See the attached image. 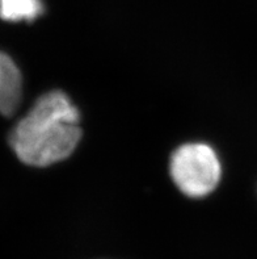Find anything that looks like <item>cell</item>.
Masks as SVG:
<instances>
[{
    "label": "cell",
    "instance_id": "6da1fadb",
    "mask_svg": "<svg viewBox=\"0 0 257 259\" xmlns=\"http://www.w3.org/2000/svg\"><path fill=\"white\" fill-rule=\"evenodd\" d=\"M80 138L78 108L65 92L50 91L12 129L10 145L23 163L46 167L69 158Z\"/></svg>",
    "mask_w": 257,
    "mask_h": 259
},
{
    "label": "cell",
    "instance_id": "7a4b0ae2",
    "mask_svg": "<svg viewBox=\"0 0 257 259\" xmlns=\"http://www.w3.org/2000/svg\"><path fill=\"white\" fill-rule=\"evenodd\" d=\"M171 177L182 194L203 197L212 194L221 181V162L209 145L185 144L171 157Z\"/></svg>",
    "mask_w": 257,
    "mask_h": 259
},
{
    "label": "cell",
    "instance_id": "3957f363",
    "mask_svg": "<svg viewBox=\"0 0 257 259\" xmlns=\"http://www.w3.org/2000/svg\"><path fill=\"white\" fill-rule=\"evenodd\" d=\"M23 96V78L16 63L0 52V113L12 116L19 108Z\"/></svg>",
    "mask_w": 257,
    "mask_h": 259
},
{
    "label": "cell",
    "instance_id": "277c9868",
    "mask_svg": "<svg viewBox=\"0 0 257 259\" xmlns=\"http://www.w3.org/2000/svg\"><path fill=\"white\" fill-rule=\"evenodd\" d=\"M42 12L41 0H0V19L6 21H33Z\"/></svg>",
    "mask_w": 257,
    "mask_h": 259
}]
</instances>
